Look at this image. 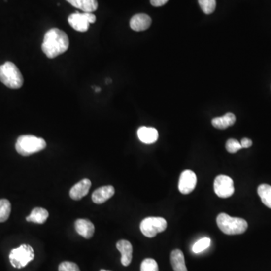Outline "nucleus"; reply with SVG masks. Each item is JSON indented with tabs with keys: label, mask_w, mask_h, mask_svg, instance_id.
Masks as SVG:
<instances>
[{
	"label": "nucleus",
	"mask_w": 271,
	"mask_h": 271,
	"mask_svg": "<svg viewBox=\"0 0 271 271\" xmlns=\"http://www.w3.org/2000/svg\"><path fill=\"white\" fill-rule=\"evenodd\" d=\"M100 271H106V270H101Z\"/></svg>",
	"instance_id": "c756f323"
},
{
	"label": "nucleus",
	"mask_w": 271,
	"mask_h": 271,
	"mask_svg": "<svg viewBox=\"0 0 271 271\" xmlns=\"http://www.w3.org/2000/svg\"><path fill=\"white\" fill-rule=\"evenodd\" d=\"M48 216H49V213L46 209L44 208L36 207L33 209L31 215L26 218V220L27 222L42 225L46 222Z\"/></svg>",
	"instance_id": "6ab92c4d"
},
{
	"label": "nucleus",
	"mask_w": 271,
	"mask_h": 271,
	"mask_svg": "<svg viewBox=\"0 0 271 271\" xmlns=\"http://www.w3.org/2000/svg\"><path fill=\"white\" fill-rule=\"evenodd\" d=\"M72 6L83 11L84 12L92 13L98 8L97 0H67Z\"/></svg>",
	"instance_id": "f3484780"
},
{
	"label": "nucleus",
	"mask_w": 271,
	"mask_h": 271,
	"mask_svg": "<svg viewBox=\"0 0 271 271\" xmlns=\"http://www.w3.org/2000/svg\"><path fill=\"white\" fill-rule=\"evenodd\" d=\"M75 228L77 233L85 239H91L95 231L94 224L85 219H77L75 222Z\"/></svg>",
	"instance_id": "f8f14e48"
},
{
	"label": "nucleus",
	"mask_w": 271,
	"mask_h": 271,
	"mask_svg": "<svg viewBox=\"0 0 271 271\" xmlns=\"http://www.w3.org/2000/svg\"><path fill=\"white\" fill-rule=\"evenodd\" d=\"M240 144L242 148H248L252 146V141L251 139H248V138H243L241 140Z\"/></svg>",
	"instance_id": "bb28decb"
},
{
	"label": "nucleus",
	"mask_w": 271,
	"mask_h": 271,
	"mask_svg": "<svg viewBox=\"0 0 271 271\" xmlns=\"http://www.w3.org/2000/svg\"><path fill=\"white\" fill-rule=\"evenodd\" d=\"M115 195V188L112 185L100 187L92 194V201L96 204H102Z\"/></svg>",
	"instance_id": "9b49d317"
},
{
	"label": "nucleus",
	"mask_w": 271,
	"mask_h": 271,
	"mask_svg": "<svg viewBox=\"0 0 271 271\" xmlns=\"http://www.w3.org/2000/svg\"><path fill=\"white\" fill-rule=\"evenodd\" d=\"M59 271H81L78 265L74 262H64L58 267Z\"/></svg>",
	"instance_id": "a878e982"
},
{
	"label": "nucleus",
	"mask_w": 271,
	"mask_h": 271,
	"mask_svg": "<svg viewBox=\"0 0 271 271\" xmlns=\"http://www.w3.org/2000/svg\"><path fill=\"white\" fill-rule=\"evenodd\" d=\"M96 16L92 13L76 12L69 15L68 22L75 31L84 33L88 31L90 24L96 22Z\"/></svg>",
	"instance_id": "0eeeda50"
},
{
	"label": "nucleus",
	"mask_w": 271,
	"mask_h": 271,
	"mask_svg": "<svg viewBox=\"0 0 271 271\" xmlns=\"http://www.w3.org/2000/svg\"><path fill=\"white\" fill-rule=\"evenodd\" d=\"M217 225L227 235H241L246 232L248 223L245 219L220 213L216 218Z\"/></svg>",
	"instance_id": "f03ea898"
},
{
	"label": "nucleus",
	"mask_w": 271,
	"mask_h": 271,
	"mask_svg": "<svg viewBox=\"0 0 271 271\" xmlns=\"http://www.w3.org/2000/svg\"><path fill=\"white\" fill-rule=\"evenodd\" d=\"M151 24H152V19L145 14H137L134 15L130 21L131 29L137 32L145 31L150 27Z\"/></svg>",
	"instance_id": "4468645a"
},
{
	"label": "nucleus",
	"mask_w": 271,
	"mask_h": 271,
	"mask_svg": "<svg viewBox=\"0 0 271 271\" xmlns=\"http://www.w3.org/2000/svg\"><path fill=\"white\" fill-rule=\"evenodd\" d=\"M100 91H101V88L98 87V88H95V92H100Z\"/></svg>",
	"instance_id": "c85d7f7f"
},
{
	"label": "nucleus",
	"mask_w": 271,
	"mask_h": 271,
	"mask_svg": "<svg viewBox=\"0 0 271 271\" xmlns=\"http://www.w3.org/2000/svg\"><path fill=\"white\" fill-rule=\"evenodd\" d=\"M118 250L121 253V264L127 267L131 263L133 258V246L129 241L121 239L116 244Z\"/></svg>",
	"instance_id": "ddd939ff"
},
{
	"label": "nucleus",
	"mask_w": 271,
	"mask_h": 271,
	"mask_svg": "<svg viewBox=\"0 0 271 271\" xmlns=\"http://www.w3.org/2000/svg\"><path fill=\"white\" fill-rule=\"evenodd\" d=\"M168 223L161 217H148L142 221L140 224V231L142 235L148 238H153L158 234L165 232Z\"/></svg>",
	"instance_id": "423d86ee"
},
{
	"label": "nucleus",
	"mask_w": 271,
	"mask_h": 271,
	"mask_svg": "<svg viewBox=\"0 0 271 271\" xmlns=\"http://www.w3.org/2000/svg\"><path fill=\"white\" fill-rule=\"evenodd\" d=\"M236 122V117L233 113L228 112L224 116L218 117L212 120V126L217 129L225 130L235 125Z\"/></svg>",
	"instance_id": "dca6fc26"
},
{
	"label": "nucleus",
	"mask_w": 271,
	"mask_h": 271,
	"mask_svg": "<svg viewBox=\"0 0 271 271\" xmlns=\"http://www.w3.org/2000/svg\"><path fill=\"white\" fill-rule=\"evenodd\" d=\"M197 185V176L193 171H183L181 173L179 181V190L183 195H188L193 192Z\"/></svg>",
	"instance_id": "1a4fd4ad"
},
{
	"label": "nucleus",
	"mask_w": 271,
	"mask_h": 271,
	"mask_svg": "<svg viewBox=\"0 0 271 271\" xmlns=\"http://www.w3.org/2000/svg\"><path fill=\"white\" fill-rule=\"evenodd\" d=\"M170 261L174 271H188L185 265V256L180 249H175L171 252Z\"/></svg>",
	"instance_id": "a211bd4d"
},
{
	"label": "nucleus",
	"mask_w": 271,
	"mask_h": 271,
	"mask_svg": "<svg viewBox=\"0 0 271 271\" xmlns=\"http://www.w3.org/2000/svg\"><path fill=\"white\" fill-rule=\"evenodd\" d=\"M35 257L32 246L27 244H23L19 247L12 249L9 254L10 263L18 269L24 268L32 262Z\"/></svg>",
	"instance_id": "39448f33"
},
{
	"label": "nucleus",
	"mask_w": 271,
	"mask_h": 271,
	"mask_svg": "<svg viewBox=\"0 0 271 271\" xmlns=\"http://www.w3.org/2000/svg\"><path fill=\"white\" fill-rule=\"evenodd\" d=\"M215 195L221 198H228L235 193V185L232 178L228 175H218L214 181Z\"/></svg>",
	"instance_id": "6e6552de"
},
{
	"label": "nucleus",
	"mask_w": 271,
	"mask_h": 271,
	"mask_svg": "<svg viewBox=\"0 0 271 271\" xmlns=\"http://www.w3.org/2000/svg\"><path fill=\"white\" fill-rule=\"evenodd\" d=\"M211 239L208 237L202 238L197 241L193 246H192V251L194 253L198 254L207 249L210 246Z\"/></svg>",
	"instance_id": "4be33fe9"
},
{
	"label": "nucleus",
	"mask_w": 271,
	"mask_h": 271,
	"mask_svg": "<svg viewBox=\"0 0 271 271\" xmlns=\"http://www.w3.org/2000/svg\"><path fill=\"white\" fill-rule=\"evenodd\" d=\"M226 147L227 151H228L229 153H236L238 151L240 150L242 148L241 146L240 142L239 141L235 139H229L226 142Z\"/></svg>",
	"instance_id": "393cba45"
},
{
	"label": "nucleus",
	"mask_w": 271,
	"mask_h": 271,
	"mask_svg": "<svg viewBox=\"0 0 271 271\" xmlns=\"http://www.w3.org/2000/svg\"><path fill=\"white\" fill-rule=\"evenodd\" d=\"M200 6L203 11L206 15H210L215 11L216 7V1L215 0H198Z\"/></svg>",
	"instance_id": "5701e85b"
},
{
	"label": "nucleus",
	"mask_w": 271,
	"mask_h": 271,
	"mask_svg": "<svg viewBox=\"0 0 271 271\" xmlns=\"http://www.w3.org/2000/svg\"><path fill=\"white\" fill-rule=\"evenodd\" d=\"M46 145V142L42 138L33 135H23L17 139L15 148L22 156H29L43 150Z\"/></svg>",
	"instance_id": "7ed1b4c3"
},
{
	"label": "nucleus",
	"mask_w": 271,
	"mask_h": 271,
	"mask_svg": "<svg viewBox=\"0 0 271 271\" xmlns=\"http://www.w3.org/2000/svg\"><path fill=\"white\" fill-rule=\"evenodd\" d=\"M11 210V203L7 199L0 200V222L8 220Z\"/></svg>",
	"instance_id": "412c9836"
},
{
	"label": "nucleus",
	"mask_w": 271,
	"mask_h": 271,
	"mask_svg": "<svg viewBox=\"0 0 271 271\" xmlns=\"http://www.w3.org/2000/svg\"><path fill=\"white\" fill-rule=\"evenodd\" d=\"M138 137L145 144H152L158 139V132L155 128L141 127L137 131Z\"/></svg>",
	"instance_id": "2eb2a0df"
},
{
	"label": "nucleus",
	"mask_w": 271,
	"mask_h": 271,
	"mask_svg": "<svg viewBox=\"0 0 271 271\" xmlns=\"http://www.w3.org/2000/svg\"><path fill=\"white\" fill-rule=\"evenodd\" d=\"M141 271H159L156 261L152 259H146L141 264Z\"/></svg>",
	"instance_id": "b1692460"
},
{
	"label": "nucleus",
	"mask_w": 271,
	"mask_h": 271,
	"mask_svg": "<svg viewBox=\"0 0 271 271\" xmlns=\"http://www.w3.org/2000/svg\"><path fill=\"white\" fill-rule=\"evenodd\" d=\"M258 194L265 206L271 209V186L267 184H262L258 188Z\"/></svg>",
	"instance_id": "aec40b11"
},
{
	"label": "nucleus",
	"mask_w": 271,
	"mask_h": 271,
	"mask_svg": "<svg viewBox=\"0 0 271 271\" xmlns=\"http://www.w3.org/2000/svg\"><path fill=\"white\" fill-rule=\"evenodd\" d=\"M69 46L67 34L58 28H52L45 34L42 49L48 58L53 59L66 52Z\"/></svg>",
	"instance_id": "f257e3e1"
},
{
	"label": "nucleus",
	"mask_w": 271,
	"mask_h": 271,
	"mask_svg": "<svg viewBox=\"0 0 271 271\" xmlns=\"http://www.w3.org/2000/svg\"><path fill=\"white\" fill-rule=\"evenodd\" d=\"M169 0H150L151 4L155 7L162 6L165 5Z\"/></svg>",
	"instance_id": "cd10ccee"
},
{
	"label": "nucleus",
	"mask_w": 271,
	"mask_h": 271,
	"mask_svg": "<svg viewBox=\"0 0 271 271\" xmlns=\"http://www.w3.org/2000/svg\"><path fill=\"white\" fill-rule=\"evenodd\" d=\"M91 187V182L88 179H84L72 187L69 192V196L74 201H80L86 196Z\"/></svg>",
	"instance_id": "9d476101"
},
{
	"label": "nucleus",
	"mask_w": 271,
	"mask_h": 271,
	"mask_svg": "<svg viewBox=\"0 0 271 271\" xmlns=\"http://www.w3.org/2000/svg\"><path fill=\"white\" fill-rule=\"evenodd\" d=\"M0 81L11 89H18L24 84V78L19 69L10 61L0 66Z\"/></svg>",
	"instance_id": "20e7f679"
}]
</instances>
